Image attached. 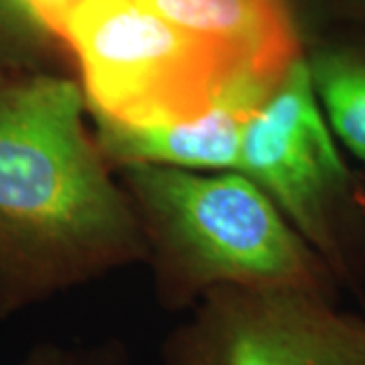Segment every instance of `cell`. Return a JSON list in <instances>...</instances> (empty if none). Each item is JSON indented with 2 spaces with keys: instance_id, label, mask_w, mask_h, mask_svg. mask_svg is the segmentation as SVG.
<instances>
[{
  "instance_id": "obj_2",
  "label": "cell",
  "mask_w": 365,
  "mask_h": 365,
  "mask_svg": "<svg viewBox=\"0 0 365 365\" xmlns=\"http://www.w3.org/2000/svg\"><path fill=\"white\" fill-rule=\"evenodd\" d=\"M155 258L158 300L195 307L215 288H288L333 300L337 278L244 173L126 165Z\"/></svg>"
},
{
  "instance_id": "obj_3",
  "label": "cell",
  "mask_w": 365,
  "mask_h": 365,
  "mask_svg": "<svg viewBox=\"0 0 365 365\" xmlns=\"http://www.w3.org/2000/svg\"><path fill=\"white\" fill-rule=\"evenodd\" d=\"M57 37L78 57L93 114L124 124L195 120L258 76L143 0H78Z\"/></svg>"
},
{
  "instance_id": "obj_7",
  "label": "cell",
  "mask_w": 365,
  "mask_h": 365,
  "mask_svg": "<svg viewBox=\"0 0 365 365\" xmlns=\"http://www.w3.org/2000/svg\"><path fill=\"white\" fill-rule=\"evenodd\" d=\"M246 71L278 79L300 55L282 0H143Z\"/></svg>"
},
{
  "instance_id": "obj_10",
  "label": "cell",
  "mask_w": 365,
  "mask_h": 365,
  "mask_svg": "<svg viewBox=\"0 0 365 365\" xmlns=\"http://www.w3.org/2000/svg\"><path fill=\"white\" fill-rule=\"evenodd\" d=\"M67 365H128L126 364V353L116 345H110L104 349L79 355V357H69Z\"/></svg>"
},
{
  "instance_id": "obj_11",
  "label": "cell",
  "mask_w": 365,
  "mask_h": 365,
  "mask_svg": "<svg viewBox=\"0 0 365 365\" xmlns=\"http://www.w3.org/2000/svg\"><path fill=\"white\" fill-rule=\"evenodd\" d=\"M71 355L59 351V349H39L29 355L21 365H67Z\"/></svg>"
},
{
  "instance_id": "obj_9",
  "label": "cell",
  "mask_w": 365,
  "mask_h": 365,
  "mask_svg": "<svg viewBox=\"0 0 365 365\" xmlns=\"http://www.w3.org/2000/svg\"><path fill=\"white\" fill-rule=\"evenodd\" d=\"M11 2L26 13V16H31L35 23L51 31L53 35H59L67 13L73 9L78 0H11Z\"/></svg>"
},
{
  "instance_id": "obj_8",
  "label": "cell",
  "mask_w": 365,
  "mask_h": 365,
  "mask_svg": "<svg viewBox=\"0 0 365 365\" xmlns=\"http://www.w3.org/2000/svg\"><path fill=\"white\" fill-rule=\"evenodd\" d=\"M304 59L331 128L365 165V45H323Z\"/></svg>"
},
{
  "instance_id": "obj_4",
  "label": "cell",
  "mask_w": 365,
  "mask_h": 365,
  "mask_svg": "<svg viewBox=\"0 0 365 365\" xmlns=\"http://www.w3.org/2000/svg\"><path fill=\"white\" fill-rule=\"evenodd\" d=\"M237 170L276 201L337 282L359 278L351 230L361 197L327 128L302 55L246 120Z\"/></svg>"
},
{
  "instance_id": "obj_5",
  "label": "cell",
  "mask_w": 365,
  "mask_h": 365,
  "mask_svg": "<svg viewBox=\"0 0 365 365\" xmlns=\"http://www.w3.org/2000/svg\"><path fill=\"white\" fill-rule=\"evenodd\" d=\"M165 365H365V319L288 288L207 292L163 345Z\"/></svg>"
},
{
  "instance_id": "obj_1",
  "label": "cell",
  "mask_w": 365,
  "mask_h": 365,
  "mask_svg": "<svg viewBox=\"0 0 365 365\" xmlns=\"http://www.w3.org/2000/svg\"><path fill=\"white\" fill-rule=\"evenodd\" d=\"M81 108L67 79L0 81V313L148 256Z\"/></svg>"
},
{
  "instance_id": "obj_6",
  "label": "cell",
  "mask_w": 365,
  "mask_h": 365,
  "mask_svg": "<svg viewBox=\"0 0 365 365\" xmlns=\"http://www.w3.org/2000/svg\"><path fill=\"white\" fill-rule=\"evenodd\" d=\"M280 79V78H278ZM278 79L244 76L207 114L170 124H124L98 118L102 155L126 165L177 169H237L246 120Z\"/></svg>"
}]
</instances>
